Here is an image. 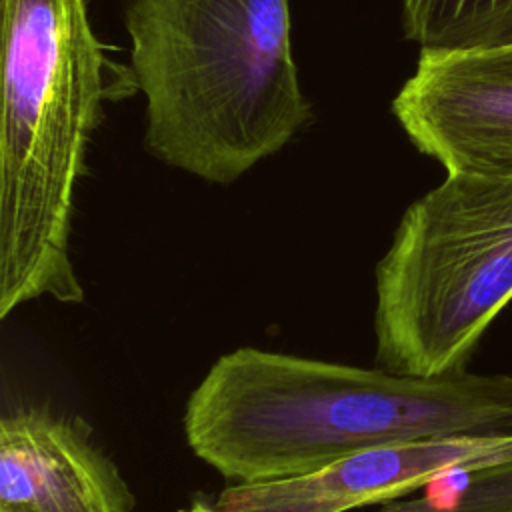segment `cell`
Returning a JSON list of instances; mask_svg holds the SVG:
<instances>
[{"label":"cell","instance_id":"6da1fadb","mask_svg":"<svg viewBox=\"0 0 512 512\" xmlns=\"http://www.w3.org/2000/svg\"><path fill=\"white\" fill-rule=\"evenodd\" d=\"M182 424L220 476L270 482L384 444L512 434V376H410L244 346L210 366Z\"/></svg>","mask_w":512,"mask_h":512},{"label":"cell","instance_id":"7a4b0ae2","mask_svg":"<svg viewBox=\"0 0 512 512\" xmlns=\"http://www.w3.org/2000/svg\"><path fill=\"white\" fill-rule=\"evenodd\" d=\"M124 26L162 164L226 186L310 122L290 0H124Z\"/></svg>","mask_w":512,"mask_h":512},{"label":"cell","instance_id":"3957f363","mask_svg":"<svg viewBox=\"0 0 512 512\" xmlns=\"http://www.w3.org/2000/svg\"><path fill=\"white\" fill-rule=\"evenodd\" d=\"M0 318L84 300L70 258L86 150L112 98L88 0H0Z\"/></svg>","mask_w":512,"mask_h":512},{"label":"cell","instance_id":"277c9868","mask_svg":"<svg viewBox=\"0 0 512 512\" xmlns=\"http://www.w3.org/2000/svg\"><path fill=\"white\" fill-rule=\"evenodd\" d=\"M512 300V176L446 174L402 214L376 264V366L466 370Z\"/></svg>","mask_w":512,"mask_h":512},{"label":"cell","instance_id":"5b68a950","mask_svg":"<svg viewBox=\"0 0 512 512\" xmlns=\"http://www.w3.org/2000/svg\"><path fill=\"white\" fill-rule=\"evenodd\" d=\"M392 114L446 174L512 176V44L420 50Z\"/></svg>","mask_w":512,"mask_h":512},{"label":"cell","instance_id":"8992f818","mask_svg":"<svg viewBox=\"0 0 512 512\" xmlns=\"http://www.w3.org/2000/svg\"><path fill=\"white\" fill-rule=\"evenodd\" d=\"M512 460V434L450 436L368 448L312 474L234 484L220 512H348L382 504L462 470Z\"/></svg>","mask_w":512,"mask_h":512},{"label":"cell","instance_id":"52a82bcc","mask_svg":"<svg viewBox=\"0 0 512 512\" xmlns=\"http://www.w3.org/2000/svg\"><path fill=\"white\" fill-rule=\"evenodd\" d=\"M116 464L84 430L40 408L0 420V512H132Z\"/></svg>","mask_w":512,"mask_h":512},{"label":"cell","instance_id":"ba28073f","mask_svg":"<svg viewBox=\"0 0 512 512\" xmlns=\"http://www.w3.org/2000/svg\"><path fill=\"white\" fill-rule=\"evenodd\" d=\"M402 26L420 50L512 44V0H400Z\"/></svg>","mask_w":512,"mask_h":512},{"label":"cell","instance_id":"9c48e42d","mask_svg":"<svg viewBox=\"0 0 512 512\" xmlns=\"http://www.w3.org/2000/svg\"><path fill=\"white\" fill-rule=\"evenodd\" d=\"M412 502V512H512V460L456 470Z\"/></svg>","mask_w":512,"mask_h":512}]
</instances>
